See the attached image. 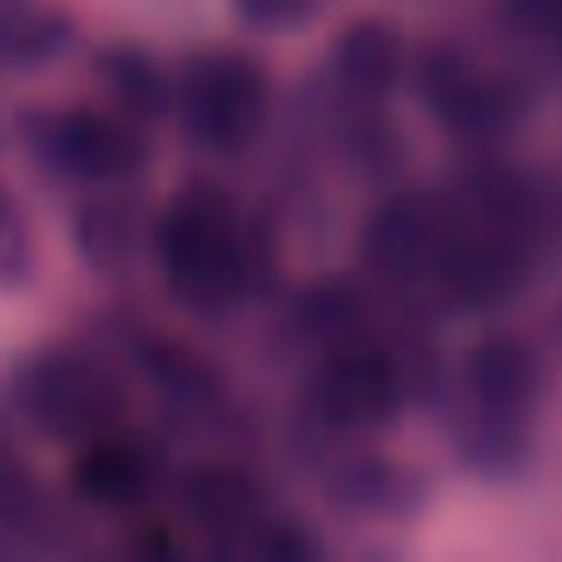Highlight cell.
<instances>
[{"label":"cell","mask_w":562,"mask_h":562,"mask_svg":"<svg viewBox=\"0 0 562 562\" xmlns=\"http://www.w3.org/2000/svg\"><path fill=\"white\" fill-rule=\"evenodd\" d=\"M20 409L30 425L55 439H94L119 415V385L94 356L85 350H40L15 380Z\"/></svg>","instance_id":"obj_3"},{"label":"cell","mask_w":562,"mask_h":562,"mask_svg":"<svg viewBox=\"0 0 562 562\" xmlns=\"http://www.w3.org/2000/svg\"><path fill=\"white\" fill-rule=\"evenodd\" d=\"M158 257L178 296L193 306H223L252 281V252L237 233L227 198L213 188L183 193L158 223Z\"/></svg>","instance_id":"obj_1"},{"label":"cell","mask_w":562,"mask_h":562,"mask_svg":"<svg viewBox=\"0 0 562 562\" xmlns=\"http://www.w3.org/2000/svg\"><path fill=\"white\" fill-rule=\"evenodd\" d=\"M99 75H104L109 94L128 109L134 119H158L173 109V85H168L164 65L138 45H114L99 55Z\"/></svg>","instance_id":"obj_9"},{"label":"cell","mask_w":562,"mask_h":562,"mask_svg":"<svg viewBox=\"0 0 562 562\" xmlns=\"http://www.w3.org/2000/svg\"><path fill=\"white\" fill-rule=\"evenodd\" d=\"M30 144L55 173L75 183H119L144 168V138L124 119L99 109H65V114H30Z\"/></svg>","instance_id":"obj_4"},{"label":"cell","mask_w":562,"mask_h":562,"mask_svg":"<svg viewBox=\"0 0 562 562\" xmlns=\"http://www.w3.org/2000/svg\"><path fill=\"white\" fill-rule=\"evenodd\" d=\"M400 400L395 370L375 350H340L326 370V409L346 425H370L385 419Z\"/></svg>","instance_id":"obj_6"},{"label":"cell","mask_w":562,"mask_h":562,"mask_svg":"<svg viewBox=\"0 0 562 562\" xmlns=\"http://www.w3.org/2000/svg\"><path fill=\"white\" fill-rule=\"evenodd\" d=\"M173 104L198 144L233 154V148L252 144V134L267 119V75L247 55L207 49L183 65Z\"/></svg>","instance_id":"obj_2"},{"label":"cell","mask_w":562,"mask_h":562,"mask_svg":"<svg viewBox=\"0 0 562 562\" xmlns=\"http://www.w3.org/2000/svg\"><path fill=\"white\" fill-rule=\"evenodd\" d=\"M237 10H243V20L257 30H291V25H301V20H311L316 0H237Z\"/></svg>","instance_id":"obj_13"},{"label":"cell","mask_w":562,"mask_h":562,"mask_svg":"<svg viewBox=\"0 0 562 562\" xmlns=\"http://www.w3.org/2000/svg\"><path fill=\"white\" fill-rule=\"evenodd\" d=\"M425 99L445 124L464 128V134H479V128H494L498 124V85H488L469 59L459 55H429L425 69Z\"/></svg>","instance_id":"obj_7"},{"label":"cell","mask_w":562,"mask_h":562,"mask_svg":"<svg viewBox=\"0 0 562 562\" xmlns=\"http://www.w3.org/2000/svg\"><path fill=\"white\" fill-rule=\"evenodd\" d=\"M474 385L488 405L508 409L518 400H528V390H533V360L518 340H488L474 356Z\"/></svg>","instance_id":"obj_11"},{"label":"cell","mask_w":562,"mask_h":562,"mask_svg":"<svg viewBox=\"0 0 562 562\" xmlns=\"http://www.w3.org/2000/svg\"><path fill=\"white\" fill-rule=\"evenodd\" d=\"M75 488L89 504H104V508L138 504V498L154 488V454L128 445V439L94 435L75 464Z\"/></svg>","instance_id":"obj_5"},{"label":"cell","mask_w":562,"mask_h":562,"mask_svg":"<svg viewBox=\"0 0 562 562\" xmlns=\"http://www.w3.org/2000/svg\"><path fill=\"white\" fill-rule=\"evenodd\" d=\"M30 508H35V479H30V469L20 464L15 449L0 439V533L25 524Z\"/></svg>","instance_id":"obj_12"},{"label":"cell","mask_w":562,"mask_h":562,"mask_svg":"<svg viewBox=\"0 0 562 562\" xmlns=\"http://www.w3.org/2000/svg\"><path fill=\"white\" fill-rule=\"evenodd\" d=\"M508 15L538 35H562V0H508Z\"/></svg>","instance_id":"obj_14"},{"label":"cell","mask_w":562,"mask_h":562,"mask_svg":"<svg viewBox=\"0 0 562 562\" xmlns=\"http://www.w3.org/2000/svg\"><path fill=\"white\" fill-rule=\"evenodd\" d=\"M0 217H5V198H0Z\"/></svg>","instance_id":"obj_15"},{"label":"cell","mask_w":562,"mask_h":562,"mask_svg":"<svg viewBox=\"0 0 562 562\" xmlns=\"http://www.w3.org/2000/svg\"><path fill=\"white\" fill-rule=\"evenodd\" d=\"M336 69L356 94H385L405 69V40L385 20H356L336 45Z\"/></svg>","instance_id":"obj_8"},{"label":"cell","mask_w":562,"mask_h":562,"mask_svg":"<svg viewBox=\"0 0 562 562\" xmlns=\"http://www.w3.org/2000/svg\"><path fill=\"white\" fill-rule=\"evenodd\" d=\"M69 45V20L35 0H0V65H45Z\"/></svg>","instance_id":"obj_10"}]
</instances>
